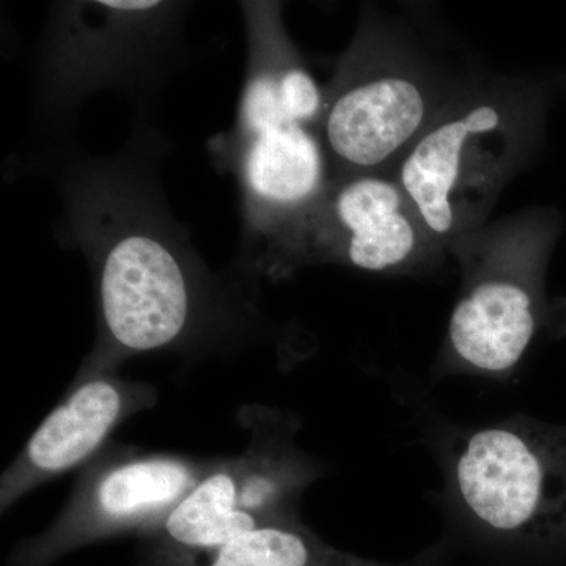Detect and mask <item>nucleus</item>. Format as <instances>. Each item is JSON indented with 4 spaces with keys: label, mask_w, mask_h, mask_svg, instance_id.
<instances>
[{
    "label": "nucleus",
    "mask_w": 566,
    "mask_h": 566,
    "mask_svg": "<svg viewBox=\"0 0 566 566\" xmlns=\"http://www.w3.org/2000/svg\"><path fill=\"white\" fill-rule=\"evenodd\" d=\"M453 495L483 534L515 545L566 542V427L516 417L458 439Z\"/></svg>",
    "instance_id": "f257e3e1"
},
{
    "label": "nucleus",
    "mask_w": 566,
    "mask_h": 566,
    "mask_svg": "<svg viewBox=\"0 0 566 566\" xmlns=\"http://www.w3.org/2000/svg\"><path fill=\"white\" fill-rule=\"evenodd\" d=\"M316 475L307 458L283 442L208 465L192 490L145 534L155 543L151 560L214 553L264 524L297 517L294 505Z\"/></svg>",
    "instance_id": "f03ea898"
},
{
    "label": "nucleus",
    "mask_w": 566,
    "mask_h": 566,
    "mask_svg": "<svg viewBox=\"0 0 566 566\" xmlns=\"http://www.w3.org/2000/svg\"><path fill=\"white\" fill-rule=\"evenodd\" d=\"M207 469L174 455H132L93 468L43 534L24 539L9 566H51L71 551L140 531L147 534Z\"/></svg>",
    "instance_id": "7ed1b4c3"
},
{
    "label": "nucleus",
    "mask_w": 566,
    "mask_h": 566,
    "mask_svg": "<svg viewBox=\"0 0 566 566\" xmlns=\"http://www.w3.org/2000/svg\"><path fill=\"white\" fill-rule=\"evenodd\" d=\"M512 129L491 103L472 104L424 129L401 159L397 181L434 238L471 226L510 161Z\"/></svg>",
    "instance_id": "20e7f679"
},
{
    "label": "nucleus",
    "mask_w": 566,
    "mask_h": 566,
    "mask_svg": "<svg viewBox=\"0 0 566 566\" xmlns=\"http://www.w3.org/2000/svg\"><path fill=\"white\" fill-rule=\"evenodd\" d=\"M99 307L115 356L156 352L181 340L196 308L191 274L158 233L128 230L99 266Z\"/></svg>",
    "instance_id": "39448f33"
},
{
    "label": "nucleus",
    "mask_w": 566,
    "mask_h": 566,
    "mask_svg": "<svg viewBox=\"0 0 566 566\" xmlns=\"http://www.w3.org/2000/svg\"><path fill=\"white\" fill-rule=\"evenodd\" d=\"M156 400L155 387L107 374L87 376L43 420L7 469L0 483L2 512L33 488L87 461L123 420L151 408Z\"/></svg>",
    "instance_id": "423d86ee"
},
{
    "label": "nucleus",
    "mask_w": 566,
    "mask_h": 566,
    "mask_svg": "<svg viewBox=\"0 0 566 566\" xmlns=\"http://www.w3.org/2000/svg\"><path fill=\"white\" fill-rule=\"evenodd\" d=\"M428 98L422 85L400 73L376 74L346 88L324 118L326 144L359 175L405 158L424 133Z\"/></svg>",
    "instance_id": "0eeeda50"
},
{
    "label": "nucleus",
    "mask_w": 566,
    "mask_h": 566,
    "mask_svg": "<svg viewBox=\"0 0 566 566\" xmlns=\"http://www.w3.org/2000/svg\"><path fill=\"white\" fill-rule=\"evenodd\" d=\"M535 331L531 282L515 264H495L469 283L455 305L447 337L450 359L472 374H509L523 359Z\"/></svg>",
    "instance_id": "6e6552de"
},
{
    "label": "nucleus",
    "mask_w": 566,
    "mask_h": 566,
    "mask_svg": "<svg viewBox=\"0 0 566 566\" xmlns=\"http://www.w3.org/2000/svg\"><path fill=\"white\" fill-rule=\"evenodd\" d=\"M346 263L371 273L408 266L431 234L397 178L357 175L333 200Z\"/></svg>",
    "instance_id": "1a4fd4ad"
},
{
    "label": "nucleus",
    "mask_w": 566,
    "mask_h": 566,
    "mask_svg": "<svg viewBox=\"0 0 566 566\" xmlns=\"http://www.w3.org/2000/svg\"><path fill=\"white\" fill-rule=\"evenodd\" d=\"M439 558L434 547L409 564H381L327 545L292 517L264 524L214 553L156 558L150 566H439Z\"/></svg>",
    "instance_id": "9d476101"
},
{
    "label": "nucleus",
    "mask_w": 566,
    "mask_h": 566,
    "mask_svg": "<svg viewBox=\"0 0 566 566\" xmlns=\"http://www.w3.org/2000/svg\"><path fill=\"white\" fill-rule=\"evenodd\" d=\"M244 158L249 191L274 208L307 202L323 181L318 142L300 123L266 126L249 134Z\"/></svg>",
    "instance_id": "9b49d317"
},
{
    "label": "nucleus",
    "mask_w": 566,
    "mask_h": 566,
    "mask_svg": "<svg viewBox=\"0 0 566 566\" xmlns=\"http://www.w3.org/2000/svg\"><path fill=\"white\" fill-rule=\"evenodd\" d=\"M283 109L290 120L303 125L322 109V92L314 77L300 66L279 71Z\"/></svg>",
    "instance_id": "f8f14e48"
}]
</instances>
